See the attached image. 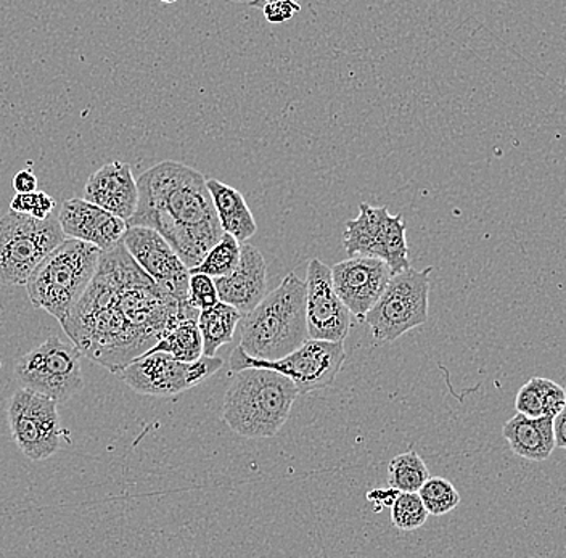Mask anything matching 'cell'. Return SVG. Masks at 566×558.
Wrapping results in <instances>:
<instances>
[{
  "mask_svg": "<svg viewBox=\"0 0 566 558\" xmlns=\"http://www.w3.org/2000/svg\"><path fill=\"white\" fill-rule=\"evenodd\" d=\"M427 464L416 451H407L405 454L396 455L388 465L389 487L401 491V493H417L427 482Z\"/></svg>",
  "mask_w": 566,
  "mask_h": 558,
  "instance_id": "cell-24",
  "label": "cell"
},
{
  "mask_svg": "<svg viewBox=\"0 0 566 558\" xmlns=\"http://www.w3.org/2000/svg\"><path fill=\"white\" fill-rule=\"evenodd\" d=\"M399 493H401V491L395 489V487H388V489H375L367 494V499L374 504L375 510L380 512L384 510V508L391 507Z\"/></svg>",
  "mask_w": 566,
  "mask_h": 558,
  "instance_id": "cell-32",
  "label": "cell"
},
{
  "mask_svg": "<svg viewBox=\"0 0 566 558\" xmlns=\"http://www.w3.org/2000/svg\"><path fill=\"white\" fill-rule=\"evenodd\" d=\"M81 356L73 341L51 337L17 362L15 379L23 388L38 391L56 402H66L84 388Z\"/></svg>",
  "mask_w": 566,
  "mask_h": 558,
  "instance_id": "cell-9",
  "label": "cell"
},
{
  "mask_svg": "<svg viewBox=\"0 0 566 558\" xmlns=\"http://www.w3.org/2000/svg\"><path fill=\"white\" fill-rule=\"evenodd\" d=\"M219 299L237 307L242 314L254 309L268 295V264L256 246L242 243V254L235 270L214 278Z\"/></svg>",
  "mask_w": 566,
  "mask_h": 558,
  "instance_id": "cell-18",
  "label": "cell"
},
{
  "mask_svg": "<svg viewBox=\"0 0 566 558\" xmlns=\"http://www.w3.org/2000/svg\"><path fill=\"white\" fill-rule=\"evenodd\" d=\"M163 3H176L179 2V0H161Z\"/></svg>",
  "mask_w": 566,
  "mask_h": 558,
  "instance_id": "cell-36",
  "label": "cell"
},
{
  "mask_svg": "<svg viewBox=\"0 0 566 558\" xmlns=\"http://www.w3.org/2000/svg\"><path fill=\"white\" fill-rule=\"evenodd\" d=\"M59 221L65 236L92 243L102 252L118 245L129 228L124 219L84 199L63 201Z\"/></svg>",
  "mask_w": 566,
  "mask_h": 558,
  "instance_id": "cell-16",
  "label": "cell"
},
{
  "mask_svg": "<svg viewBox=\"0 0 566 558\" xmlns=\"http://www.w3.org/2000/svg\"><path fill=\"white\" fill-rule=\"evenodd\" d=\"M10 210L17 213L30 214L35 219H45L51 217L55 210V199L41 190H34L30 193H17L10 201Z\"/></svg>",
  "mask_w": 566,
  "mask_h": 558,
  "instance_id": "cell-28",
  "label": "cell"
},
{
  "mask_svg": "<svg viewBox=\"0 0 566 558\" xmlns=\"http://www.w3.org/2000/svg\"><path fill=\"white\" fill-rule=\"evenodd\" d=\"M139 204L127 225L155 229L189 270L221 239L207 178L184 162L166 160L137 179Z\"/></svg>",
  "mask_w": 566,
  "mask_h": 558,
  "instance_id": "cell-2",
  "label": "cell"
},
{
  "mask_svg": "<svg viewBox=\"0 0 566 558\" xmlns=\"http://www.w3.org/2000/svg\"><path fill=\"white\" fill-rule=\"evenodd\" d=\"M431 272L433 267L423 271L409 267L391 275L380 298L364 317L375 340L396 341L407 331L427 323Z\"/></svg>",
  "mask_w": 566,
  "mask_h": 558,
  "instance_id": "cell-7",
  "label": "cell"
},
{
  "mask_svg": "<svg viewBox=\"0 0 566 558\" xmlns=\"http://www.w3.org/2000/svg\"><path fill=\"white\" fill-rule=\"evenodd\" d=\"M243 314L237 307L218 302L208 309L200 310L198 328L203 338V355L216 356L221 346L232 343Z\"/></svg>",
  "mask_w": 566,
  "mask_h": 558,
  "instance_id": "cell-22",
  "label": "cell"
},
{
  "mask_svg": "<svg viewBox=\"0 0 566 558\" xmlns=\"http://www.w3.org/2000/svg\"><path fill=\"white\" fill-rule=\"evenodd\" d=\"M240 348L251 358L281 359L310 340L306 323V282L295 274L240 319Z\"/></svg>",
  "mask_w": 566,
  "mask_h": 558,
  "instance_id": "cell-4",
  "label": "cell"
},
{
  "mask_svg": "<svg viewBox=\"0 0 566 558\" xmlns=\"http://www.w3.org/2000/svg\"><path fill=\"white\" fill-rule=\"evenodd\" d=\"M59 218L35 219L10 210L0 218V285L21 287L65 240Z\"/></svg>",
  "mask_w": 566,
  "mask_h": 558,
  "instance_id": "cell-6",
  "label": "cell"
},
{
  "mask_svg": "<svg viewBox=\"0 0 566 558\" xmlns=\"http://www.w3.org/2000/svg\"><path fill=\"white\" fill-rule=\"evenodd\" d=\"M83 199L129 221L139 204V186L127 162H106L87 179Z\"/></svg>",
  "mask_w": 566,
  "mask_h": 558,
  "instance_id": "cell-17",
  "label": "cell"
},
{
  "mask_svg": "<svg viewBox=\"0 0 566 558\" xmlns=\"http://www.w3.org/2000/svg\"><path fill=\"white\" fill-rule=\"evenodd\" d=\"M242 254V243L230 234H222L221 239L208 250L203 260L198 266L190 272H201V274L210 275V277H222L235 270Z\"/></svg>",
  "mask_w": 566,
  "mask_h": 558,
  "instance_id": "cell-25",
  "label": "cell"
},
{
  "mask_svg": "<svg viewBox=\"0 0 566 558\" xmlns=\"http://www.w3.org/2000/svg\"><path fill=\"white\" fill-rule=\"evenodd\" d=\"M123 243L130 256L166 295L182 305L190 303V270L165 236L145 225H129L124 232Z\"/></svg>",
  "mask_w": 566,
  "mask_h": 558,
  "instance_id": "cell-13",
  "label": "cell"
},
{
  "mask_svg": "<svg viewBox=\"0 0 566 558\" xmlns=\"http://www.w3.org/2000/svg\"><path fill=\"white\" fill-rule=\"evenodd\" d=\"M17 193H30L38 190L39 179L31 169H21L12 180Z\"/></svg>",
  "mask_w": 566,
  "mask_h": 558,
  "instance_id": "cell-31",
  "label": "cell"
},
{
  "mask_svg": "<svg viewBox=\"0 0 566 558\" xmlns=\"http://www.w3.org/2000/svg\"><path fill=\"white\" fill-rule=\"evenodd\" d=\"M222 367V359L201 356L193 362H184L168 352L147 351L115 373L136 393L168 398L192 390L214 376Z\"/></svg>",
  "mask_w": 566,
  "mask_h": 558,
  "instance_id": "cell-10",
  "label": "cell"
},
{
  "mask_svg": "<svg viewBox=\"0 0 566 558\" xmlns=\"http://www.w3.org/2000/svg\"><path fill=\"white\" fill-rule=\"evenodd\" d=\"M151 352H168L172 358L193 362L203 356V338H201L198 319L180 320L165 331L157 345L148 349Z\"/></svg>",
  "mask_w": 566,
  "mask_h": 558,
  "instance_id": "cell-23",
  "label": "cell"
},
{
  "mask_svg": "<svg viewBox=\"0 0 566 558\" xmlns=\"http://www.w3.org/2000/svg\"><path fill=\"white\" fill-rule=\"evenodd\" d=\"M348 307L335 292L332 267L314 257L306 274V323L314 340L345 341L352 327Z\"/></svg>",
  "mask_w": 566,
  "mask_h": 558,
  "instance_id": "cell-14",
  "label": "cell"
},
{
  "mask_svg": "<svg viewBox=\"0 0 566 558\" xmlns=\"http://www.w3.org/2000/svg\"><path fill=\"white\" fill-rule=\"evenodd\" d=\"M200 309L176 302L136 263L123 240L102 252L97 271L63 330L86 358L116 373L154 348L172 325Z\"/></svg>",
  "mask_w": 566,
  "mask_h": 558,
  "instance_id": "cell-1",
  "label": "cell"
},
{
  "mask_svg": "<svg viewBox=\"0 0 566 558\" xmlns=\"http://www.w3.org/2000/svg\"><path fill=\"white\" fill-rule=\"evenodd\" d=\"M189 302L197 309L203 310L214 306L219 299L218 288L214 278L201 272H190Z\"/></svg>",
  "mask_w": 566,
  "mask_h": 558,
  "instance_id": "cell-29",
  "label": "cell"
},
{
  "mask_svg": "<svg viewBox=\"0 0 566 558\" xmlns=\"http://www.w3.org/2000/svg\"><path fill=\"white\" fill-rule=\"evenodd\" d=\"M555 446L566 450V408L554 417Z\"/></svg>",
  "mask_w": 566,
  "mask_h": 558,
  "instance_id": "cell-33",
  "label": "cell"
},
{
  "mask_svg": "<svg viewBox=\"0 0 566 558\" xmlns=\"http://www.w3.org/2000/svg\"><path fill=\"white\" fill-rule=\"evenodd\" d=\"M343 245L349 256L380 257L392 274L409 270V246L402 214H389L388 208L359 204V217L348 221Z\"/></svg>",
  "mask_w": 566,
  "mask_h": 558,
  "instance_id": "cell-12",
  "label": "cell"
},
{
  "mask_svg": "<svg viewBox=\"0 0 566 558\" xmlns=\"http://www.w3.org/2000/svg\"><path fill=\"white\" fill-rule=\"evenodd\" d=\"M207 183L222 232L235 236L240 243L248 242L256 234L258 225L245 197L218 179H207Z\"/></svg>",
  "mask_w": 566,
  "mask_h": 558,
  "instance_id": "cell-20",
  "label": "cell"
},
{
  "mask_svg": "<svg viewBox=\"0 0 566 558\" xmlns=\"http://www.w3.org/2000/svg\"><path fill=\"white\" fill-rule=\"evenodd\" d=\"M509 446L520 457L533 462L547 461L555 448L554 419L526 417L516 412L502 429Z\"/></svg>",
  "mask_w": 566,
  "mask_h": 558,
  "instance_id": "cell-19",
  "label": "cell"
},
{
  "mask_svg": "<svg viewBox=\"0 0 566 558\" xmlns=\"http://www.w3.org/2000/svg\"><path fill=\"white\" fill-rule=\"evenodd\" d=\"M230 2H235V3H248V2H250V0H230Z\"/></svg>",
  "mask_w": 566,
  "mask_h": 558,
  "instance_id": "cell-35",
  "label": "cell"
},
{
  "mask_svg": "<svg viewBox=\"0 0 566 558\" xmlns=\"http://www.w3.org/2000/svg\"><path fill=\"white\" fill-rule=\"evenodd\" d=\"M391 275L380 257L352 256L332 267L335 292L360 323L380 298Z\"/></svg>",
  "mask_w": 566,
  "mask_h": 558,
  "instance_id": "cell-15",
  "label": "cell"
},
{
  "mask_svg": "<svg viewBox=\"0 0 566 558\" xmlns=\"http://www.w3.org/2000/svg\"><path fill=\"white\" fill-rule=\"evenodd\" d=\"M7 419L18 450L30 461L51 459L62 446L65 432L55 399L21 388L10 398Z\"/></svg>",
  "mask_w": 566,
  "mask_h": 558,
  "instance_id": "cell-11",
  "label": "cell"
},
{
  "mask_svg": "<svg viewBox=\"0 0 566 558\" xmlns=\"http://www.w3.org/2000/svg\"><path fill=\"white\" fill-rule=\"evenodd\" d=\"M101 254L102 250L92 243L71 236L63 240L39 263L24 285L31 305L44 309L60 324L65 323L91 284Z\"/></svg>",
  "mask_w": 566,
  "mask_h": 558,
  "instance_id": "cell-5",
  "label": "cell"
},
{
  "mask_svg": "<svg viewBox=\"0 0 566 558\" xmlns=\"http://www.w3.org/2000/svg\"><path fill=\"white\" fill-rule=\"evenodd\" d=\"M233 373L222 402V420L240 436L274 438L289 420L298 388L275 370L248 367Z\"/></svg>",
  "mask_w": 566,
  "mask_h": 558,
  "instance_id": "cell-3",
  "label": "cell"
},
{
  "mask_svg": "<svg viewBox=\"0 0 566 558\" xmlns=\"http://www.w3.org/2000/svg\"><path fill=\"white\" fill-rule=\"evenodd\" d=\"M346 360L345 341L314 340L310 338L281 359H256L248 356L240 346L230 355V373L258 367L275 370L293 381L300 394L313 393L332 387Z\"/></svg>",
  "mask_w": 566,
  "mask_h": 558,
  "instance_id": "cell-8",
  "label": "cell"
},
{
  "mask_svg": "<svg viewBox=\"0 0 566 558\" xmlns=\"http://www.w3.org/2000/svg\"><path fill=\"white\" fill-rule=\"evenodd\" d=\"M391 522L399 531L410 533L419 529L428 520V510L419 493H399L391 507Z\"/></svg>",
  "mask_w": 566,
  "mask_h": 558,
  "instance_id": "cell-27",
  "label": "cell"
},
{
  "mask_svg": "<svg viewBox=\"0 0 566 558\" xmlns=\"http://www.w3.org/2000/svg\"><path fill=\"white\" fill-rule=\"evenodd\" d=\"M300 12L301 6L296 0H272L263 7L264 19L274 24L286 23Z\"/></svg>",
  "mask_w": 566,
  "mask_h": 558,
  "instance_id": "cell-30",
  "label": "cell"
},
{
  "mask_svg": "<svg viewBox=\"0 0 566 558\" xmlns=\"http://www.w3.org/2000/svg\"><path fill=\"white\" fill-rule=\"evenodd\" d=\"M565 393H566V387H565Z\"/></svg>",
  "mask_w": 566,
  "mask_h": 558,
  "instance_id": "cell-37",
  "label": "cell"
},
{
  "mask_svg": "<svg viewBox=\"0 0 566 558\" xmlns=\"http://www.w3.org/2000/svg\"><path fill=\"white\" fill-rule=\"evenodd\" d=\"M566 408L565 388L554 380L533 377L520 388L515 398L516 412L526 417H552Z\"/></svg>",
  "mask_w": 566,
  "mask_h": 558,
  "instance_id": "cell-21",
  "label": "cell"
},
{
  "mask_svg": "<svg viewBox=\"0 0 566 558\" xmlns=\"http://www.w3.org/2000/svg\"><path fill=\"white\" fill-rule=\"evenodd\" d=\"M272 2V0H250L248 6L253 7V9H263L265 3Z\"/></svg>",
  "mask_w": 566,
  "mask_h": 558,
  "instance_id": "cell-34",
  "label": "cell"
},
{
  "mask_svg": "<svg viewBox=\"0 0 566 558\" xmlns=\"http://www.w3.org/2000/svg\"><path fill=\"white\" fill-rule=\"evenodd\" d=\"M417 493L427 507L428 514L434 515V517L449 514L460 504L459 491L449 480L441 478V476H428L427 482Z\"/></svg>",
  "mask_w": 566,
  "mask_h": 558,
  "instance_id": "cell-26",
  "label": "cell"
}]
</instances>
